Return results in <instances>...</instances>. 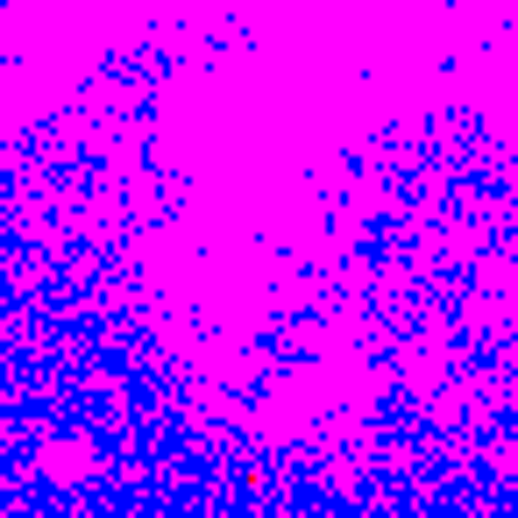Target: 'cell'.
<instances>
[{"label": "cell", "instance_id": "obj_1", "mask_svg": "<svg viewBox=\"0 0 518 518\" xmlns=\"http://www.w3.org/2000/svg\"><path fill=\"white\" fill-rule=\"evenodd\" d=\"M86 462H93V455H86V448H71V440H64V448H43V469H57L64 483H71V476H79Z\"/></svg>", "mask_w": 518, "mask_h": 518}]
</instances>
